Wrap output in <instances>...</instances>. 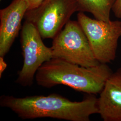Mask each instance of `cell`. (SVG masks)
Here are the masks:
<instances>
[{"instance_id":"ba28073f","label":"cell","mask_w":121,"mask_h":121,"mask_svg":"<svg viewBox=\"0 0 121 121\" xmlns=\"http://www.w3.org/2000/svg\"><path fill=\"white\" fill-rule=\"evenodd\" d=\"M98 114L104 121H121V68L112 72L98 98Z\"/></svg>"},{"instance_id":"6da1fadb","label":"cell","mask_w":121,"mask_h":121,"mask_svg":"<svg viewBox=\"0 0 121 121\" xmlns=\"http://www.w3.org/2000/svg\"><path fill=\"white\" fill-rule=\"evenodd\" d=\"M98 98L88 94L82 101H73L57 94L17 97L2 95L0 106L10 109L23 120L50 117L69 121H89L98 113Z\"/></svg>"},{"instance_id":"7c38bea8","label":"cell","mask_w":121,"mask_h":121,"mask_svg":"<svg viewBox=\"0 0 121 121\" xmlns=\"http://www.w3.org/2000/svg\"><path fill=\"white\" fill-rule=\"evenodd\" d=\"M7 64L4 61V57L0 56V78H1L2 74L5 69H6Z\"/></svg>"},{"instance_id":"52a82bcc","label":"cell","mask_w":121,"mask_h":121,"mask_svg":"<svg viewBox=\"0 0 121 121\" xmlns=\"http://www.w3.org/2000/svg\"><path fill=\"white\" fill-rule=\"evenodd\" d=\"M28 6L25 0H13L0 10V56L9 52L22 28L21 22Z\"/></svg>"},{"instance_id":"30bf717a","label":"cell","mask_w":121,"mask_h":121,"mask_svg":"<svg viewBox=\"0 0 121 121\" xmlns=\"http://www.w3.org/2000/svg\"><path fill=\"white\" fill-rule=\"evenodd\" d=\"M112 10L116 17L121 18V0H116Z\"/></svg>"},{"instance_id":"3957f363","label":"cell","mask_w":121,"mask_h":121,"mask_svg":"<svg viewBox=\"0 0 121 121\" xmlns=\"http://www.w3.org/2000/svg\"><path fill=\"white\" fill-rule=\"evenodd\" d=\"M77 21L88 40L96 59L108 64L116 58L118 41L121 37V22H105L87 16L83 12L77 14Z\"/></svg>"},{"instance_id":"9c48e42d","label":"cell","mask_w":121,"mask_h":121,"mask_svg":"<svg viewBox=\"0 0 121 121\" xmlns=\"http://www.w3.org/2000/svg\"><path fill=\"white\" fill-rule=\"evenodd\" d=\"M79 12L90 13L99 20L110 21V14L116 0H76Z\"/></svg>"},{"instance_id":"5b68a950","label":"cell","mask_w":121,"mask_h":121,"mask_svg":"<svg viewBox=\"0 0 121 121\" xmlns=\"http://www.w3.org/2000/svg\"><path fill=\"white\" fill-rule=\"evenodd\" d=\"M78 11L76 0H44L38 7L27 10L26 21L33 23L42 39H53Z\"/></svg>"},{"instance_id":"8992f818","label":"cell","mask_w":121,"mask_h":121,"mask_svg":"<svg viewBox=\"0 0 121 121\" xmlns=\"http://www.w3.org/2000/svg\"><path fill=\"white\" fill-rule=\"evenodd\" d=\"M20 43L23 63L15 82L24 87L30 86L38 69L44 62L52 58V50L44 44L35 26L26 21L21 28Z\"/></svg>"},{"instance_id":"7a4b0ae2","label":"cell","mask_w":121,"mask_h":121,"mask_svg":"<svg viewBox=\"0 0 121 121\" xmlns=\"http://www.w3.org/2000/svg\"><path fill=\"white\" fill-rule=\"evenodd\" d=\"M112 72L107 64L85 67L58 58L44 62L35 76L37 84L45 88L64 85L86 93L99 94Z\"/></svg>"},{"instance_id":"8fae6325","label":"cell","mask_w":121,"mask_h":121,"mask_svg":"<svg viewBox=\"0 0 121 121\" xmlns=\"http://www.w3.org/2000/svg\"><path fill=\"white\" fill-rule=\"evenodd\" d=\"M28 6V10L35 9L41 4L44 0H25Z\"/></svg>"},{"instance_id":"277c9868","label":"cell","mask_w":121,"mask_h":121,"mask_svg":"<svg viewBox=\"0 0 121 121\" xmlns=\"http://www.w3.org/2000/svg\"><path fill=\"white\" fill-rule=\"evenodd\" d=\"M52 58H58L73 64L92 67L99 64L96 59L82 28L75 21L67 22L63 29L53 39Z\"/></svg>"}]
</instances>
